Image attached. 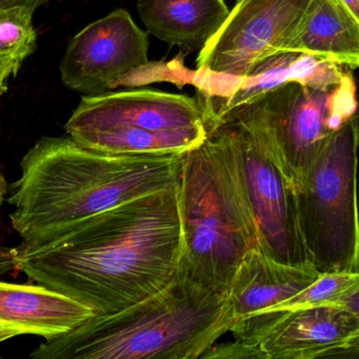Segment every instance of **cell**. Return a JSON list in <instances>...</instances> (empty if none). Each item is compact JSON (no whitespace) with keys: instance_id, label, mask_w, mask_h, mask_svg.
Masks as SVG:
<instances>
[{"instance_id":"6da1fadb","label":"cell","mask_w":359,"mask_h":359,"mask_svg":"<svg viewBox=\"0 0 359 359\" xmlns=\"http://www.w3.org/2000/svg\"><path fill=\"white\" fill-rule=\"evenodd\" d=\"M183 250L178 183L76 227L8 249L10 267L96 314L126 309L176 280Z\"/></svg>"},{"instance_id":"7a4b0ae2","label":"cell","mask_w":359,"mask_h":359,"mask_svg":"<svg viewBox=\"0 0 359 359\" xmlns=\"http://www.w3.org/2000/svg\"><path fill=\"white\" fill-rule=\"evenodd\" d=\"M183 155H111L71 137H42L22 158L12 185L13 229L29 244L168 189L178 183Z\"/></svg>"},{"instance_id":"3957f363","label":"cell","mask_w":359,"mask_h":359,"mask_svg":"<svg viewBox=\"0 0 359 359\" xmlns=\"http://www.w3.org/2000/svg\"><path fill=\"white\" fill-rule=\"evenodd\" d=\"M233 325L229 293L176 278L126 309L96 314L48 339L33 359L202 358Z\"/></svg>"},{"instance_id":"277c9868","label":"cell","mask_w":359,"mask_h":359,"mask_svg":"<svg viewBox=\"0 0 359 359\" xmlns=\"http://www.w3.org/2000/svg\"><path fill=\"white\" fill-rule=\"evenodd\" d=\"M182 156L178 178L183 250L177 278L228 292L259 235L231 148L221 130Z\"/></svg>"},{"instance_id":"5b68a950","label":"cell","mask_w":359,"mask_h":359,"mask_svg":"<svg viewBox=\"0 0 359 359\" xmlns=\"http://www.w3.org/2000/svg\"><path fill=\"white\" fill-rule=\"evenodd\" d=\"M359 122L328 139L294 185L299 227L320 274L359 272Z\"/></svg>"},{"instance_id":"8992f818","label":"cell","mask_w":359,"mask_h":359,"mask_svg":"<svg viewBox=\"0 0 359 359\" xmlns=\"http://www.w3.org/2000/svg\"><path fill=\"white\" fill-rule=\"evenodd\" d=\"M190 129H206L196 98L151 89L86 95L65 124L111 155H181L194 145Z\"/></svg>"},{"instance_id":"52a82bcc","label":"cell","mask_w":359,"mask_h":359,"mask_svg":"<svg viewBox=\"0 0 359 359\" xmlns=\"http://www.w3.org/2000/svg\"><path fill=\"white\" fill-rule=\"evenodd\" d=\"M227 139L257 226L259 250L285 265L311 266L304 244L297 195L276 160L265 94L233 107L206 126Z\"/></svg>"},{"instance_id":"ba28073f","label":"cell","mask_w":359,"mask_h":359,"mask_svg":"<svg viewBox=\"0 0 359 359\" xmlns=\"http://www.w3.org/2000/svg\"><path fill=\"white\" fill-rule=\"evenodd\" d=\"M232 344H215L205 358H359V320L339 305L249 318L232 327Z\"/></svg>"},{"instance_id":"9c48e42d","label":"cell","mask_w":359,"mask_h":359,"mask_svg":"<svg viewBox=\"0 0 359 359\" xmlns=\"http://www.w3.org/2000/svg\"><path fill=\"white\" fill-rule=\"evenodd\" d=\"M265 98L272 149L293 187L328 139L356 117L358 105L350 71L331 88L290 81Z\"/></svg>"},{"instance_id":"30bf717a","label":"cell","mask_w":359,"mask_h":359,"mask_svg":"<svg viewBox=\"0 0 359 359\" xmlns=\"http://www.w3.org/2000/svg\"><path fill=\"white\" fill-rule=\"evenodd\" d=\"M311 0H236L201 48L198 73L244 79L264 61L288 52Z\"/></svg>"},{"instance_id":"8fae6325","label":"cell","mask_w":359,"mask_h":359,"mask_svg":"<svg viewBox=\"0 0 359 359\" xmlns=\"http://www.w3.org/2000/svg\"><path fill=\"white\" fill-rule=\"evenodd\" d=\"M149 33L118 8L72 38L60 63L61 79L86 95L107 93L149 63Z\"/></svg>"},{"instance_id":"7c38bea8","label":"cell","mask_w":359,"mask_h":359,"mask_svg":"<svg viewBox=\"0 0 359 359\" xmlns=\"http://www.w3.org/2000/svg\"><path fill=\"white\" fill-rule=\"evenodd\" d=\"M350 70L331 59L304 53L276 55L255 67L244 79L203 76L198 86V100L205 126L217 122L238 105L255 100L287 82L297 81L316 89H328L339 84Z\"/></svg>"},{"instance_id":"4fadbf2b","label":"cell","mask_w":359,"mask_h":359,"mask_svg":"<svg viewBox=\"0 0 359 359\" xmlns=\"http://www.w3.org/2000/svg\"><path fill=\"white\" fill-rule=\"evenodd\" d=\"M96 312L42 285L0 282V344L20 335L67 334Z\"/></svg>"},{"instance_id":"5bb4252c","label":"cell","mask_w":359,"mask_h":359,"mask_svg":"<svg viewBox=\"0 0 359 359\" xmlns=\"http://www.w3.org/2000/svg\"><path fill=\"white\" fill-rule=\"evenodd\" d=\"M320 273L312 266L285 265L259 249L247 253L230 285L233 325L271 313L311 285ZM231 327V328H232Z\"/></svg>"},{"instance_id":"9a60e30c","label":"cell","mask_w":359,"mask_h":359,"mask_svg":"<svg viewBox=\"0 0 359 359\" xmlns=\"http://www.w3.org/2000/svg\"><path fill=\"white\" fill-rule=\"evenodd\" d=\"M137 8L147 33L188 50L204 48L230 13L225 0H138Z\"/></svg>"},{"instance_id":"2e32d148","label":"cell","mask_w":359,"mask_h":359,"mask_svg":"<svg viewBox=\"0 0 359 359\" xmlns=\"http://www.w3.org/2000/svg\"><path fill=\"white\" fill-rule=\"evenodd\" d=\"M288 52L359 67V25L335 0H311Z\"/></svg>"},{"instance_id":"e0dca14e","label":"cell","mask_w":359,"mask_h":359,"mask_svg":"<svg viewBox=\"0 0 359 359\" xmlns=\"http://www.w3.org/2000/svg\"><path fill=\"white\" fill-rule=\"evenodd\" d=\"M358 285L359 272H331L320 274L307 288L289 301L280 303L271 313L331 305Z\"/></svg>"},{"instance_id":"ac0fdd59","label":"cell","mask_w":359,"mask_h":359,"mask_svg":"<svg viewBox=\"0 0 359 359\" xmlns=\"http://www.w3.org/2000/svg\"><path fill=\"white\" fill-rule=\"evenodd\" d=\"M34 11L25 6L0 8V55L25 60L36 50Z\"/></svg>"},{"instance_id":"d6986e66","label":"cell","mask_w":359,"mask_h":359,"mask_svg":"<svg viewBox=\"0 0 359 359\" xmlns=\"http://www.w3.org/2000/svg\"><path fill=\"white\" fill-rule=\"evenodd\" d=\"M22 60L12 56L0 55V96L8 90L6 80L11 75H16Z\"/></svg>"},{"instance_id":"ffe728a7","label":"cell","mask_w":359,"mask_h":359,"mask_svg":"<svg viewBox=\"0 0 359 359\" xmlns=\"http://www.w3.org/2000/svg\"><path fill=\"white\" fill-rule=\"evenodd\" d=\"M331 305L341 306L359 320V285Z\"/></svg>"},{"instance_id":"44dd1931","label":"cell","mask_w":359,"mask_h":359,"mask_svg":"<svg viewBox=\"0 0 359 359\" xmlns=\"http://www.w3.org/2000/svg\"><path fill=\"white\" fill-rule=\"evenodd\" d=\"M48 0H0V8H11V6H25L35 11L38 6L46 4Z\"/></svg>"},{"instance_id":"7402d4cb","label":"cell","mask_w":359,"mask_h":359,"mask_svg":"<svg viewBox=\"0 0 359 359\" xmlns=\"http://www.w3.org/2000/svg\"><path fill=\"white\" fill-rule=\"evenodd\" d=\"M335 2L359 25V0H335Z\"/></svg>"},{"instance_id":"603a6c76","label":"cell","mask_w":359,"mask_h":359,"mask_svg":"<svg viewBox=\"0 0 359 359\" xmlns=\"http://www.w3.org/2000/svg\"><path fill=\"white\" fill-rule=\"evenodd\" d=\"M6 190H8V187H6V179L2 176L1 173H0V204L4 202V195H6Z\"/></svg>"}]
</instances>
